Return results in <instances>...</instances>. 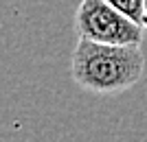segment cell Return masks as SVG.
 <instances>
[{
    "mask_svg": "<svg viewBox=\"0 0 147 142\" xmlns=\"http://www.w3.org/2000/svg\"><path fill=\"white\" fill-rule=\"evenodd\" d=\"M145 74L141 44H101L79 37L70 57V77L92 94H119Z\"/></svg>",
    "mask_w": 147,
    "mask_h": 142,
    "instance_id": "obj_1",
    "label": "cell"
},
{
    "mask_svg": "<svg viewBox=\"0 0 147 142\" xmlns=\"http://www.w3.org/2000/svg\"><path fill=\"white\" fill-rule=\"evenodd\" d=\"M79 37L101 44H141L143 24L119 11L108 0H81L75 13Z\"/></svg>",
    "mask_w": 147,
    "mask_h": 142,
    "instance_id": "obj_2",
    "label": "cell"
},
{
    "mask_svg": "<svg viewBox=\"0 0 147 142\" xmlns=\"http://www.w3.org/2000/svg\"><path fill=\"white\" fill-rule=\"evenodd\" d=\"M110 5H114L119 11H123L125 15L143 24V20H145V0H108Z\"/></svg>",
    "mask_w": 147,
    "mask_h": 142,
    "instance_id": "obj_3",
    "label": "cell"
},
{
    "mask_svg": "<svg viewBox=\"0 0 147 142\" xmlns=\"http://www.w3.org/2000/svg\"><path fill=\"white\" fill-rule=\"evenodd\" d=\"M143 26H145V31H147V0H145V20H143Z\"/></svg>",
    "mask_w": 147,
    "mask_h": 142,
    "instance_id": "obj_4",
    "label": "cell"
}]
</instances>
